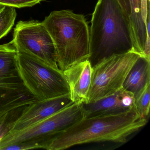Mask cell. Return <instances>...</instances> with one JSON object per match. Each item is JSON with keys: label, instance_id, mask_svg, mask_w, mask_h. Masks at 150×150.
Listing matches in <instances>:
<instances>
[{"label": "cell", "instance_id": "5bb4252c", "mask_svg": "<svg viewBox=\"0 0 150 150\" xmlns=\"http://www.w3.org/2000/svg\"><path fill=\"white\" fill-rule=\"evenodd\" d=\"M39 100L28 88L17 90L0 96V116L16 108Z\"/></svg>", "mask_w": 150, "mask_h": 150}, {"label": "cell", "instance_id": "d6986e66", "mask_svg": "<svg viewBox=\"0 0 150 150\" xmlns=\"http://www.w3.org/2000/svg\"><path fill=\"white\" fill-rule=\"evenodd\" d=\"M42 0H0V5L14 8L30 7L39 4Z\"/></svg>", "mask_w": 150, "mask_h": 150}, {"label": "cell", "instance_id": "ac0fdd59", "mask_svg": "<svg viewBox=\"0 0 150 150\" xmlns=\"http://www.w3.org/2000/svg\"><path fill=\"white\" fill-rule=\"evenodd\" d=\"M26 88L20 76L0 78V96Z\"/></svg>", "mask_w": 150, "mask_h": 150}, {"label": "cell", "instance_id": "7c38bea8", "mask_svg": "<svg viewBox=\"0 0 150 150\" xmlns=\"http://www.w3.org/2000/svg\"><path fill=\"white\" fill-rule=\"evenodd\" d=\"M150 60L143 57L137 59L132 67L124 82L123 88L136 96L150 83Z\"/></svg>", "mask_w": 150, "mask_h": 150}, {"label": "cell", "instance_id": "4fadbf2b", "mask_svg": "<svg viewBox=\"0 0 150 150\" xmlns=\"http://www.w3.org/2000/svg\"><path fill=\"white\" fill-rule=\"evenodd\" d=\"M20 76L17 49L13 41L0 45V78Z\"/></svg>", "mask_w": 150, "mask_h": 150}, {"label": "cell", "instance_id": "5b68a950", "mask_svg": "<svg viewBox=\"0 0 150 150\" xmlns=\"http://www.w3.org/2000/svg\"><path fill=\"white\" fill-rule=\"evenodd\" d=\"M141 57L131 51L106 58L93 67L91 86L85 103L111 95L123 88L128 73Z\"/></svg>", "mask_w": 150, "mask_h": 150}, {"label": "cell", "instance_id": "ffe728a7", "mask_svg": "<svg viewBox=\"0 0 150 150\" xmlns=\"http://www.w3.org/2000/svg\"><path fill=\"white\" fill-rule=\"evenodd\" d=\"M126 16L129 18L131 14L130 6L129 0H117Z\"/></svg>", "mask_w": 150, "mask_h": 150}, {"label": "cell", "instance_id": "8992f818", "mask_svg": "<svg viewBox=\"0 0 150 150\" xmlns=\"http://www.w3.org/2000/svg\"><path fill=\"white\" fill-rule=\"evenodd\" d=\"M81 104L73 103L45 119L24 129L10 132L0 140V150L7 146L29 141L41 143L47 149L54 137L82 119Z\"/></svg>", "mask_w": 150, "mask_h": 150}, {"label": "cell", "instance_id": "30bf717a", "mask_svg": "<svg viewBox=\"0 0 150 150\" xmlns=\"http://www.w3.org/2000/svg\"><path fill=\"white\" fill-rule=\"evenodd\" d=\"M63 72L69 86L71 100L74 103H86L92 82L93 67L89 60L72 66Z\"/></svg>", "mask_w": 150, "mask_h": 150}, {"label": "cell", "instance_id": "3957f363", "mask_svg": "<svg viewBox=\"0 0 150 150\" xmlns=\"http://www.w3.org/2000/svg\"><path fill=\"white\" fill-rule=\"evenodd\" d=\"M42 23L53 41L59 70L88 59L90 28L85 16L71 10L54 11Z\"/></svg>", "mask_w": 150, "mask_h": 150}, {"label": "cell", "instance_id": "8fae6325", "mask_svg": "<svg viewBox=\"0 0 150 150\" xmlns=\"http://www.w3.org/2000/svg\"><path fill=\"white\" fill-rule=\"evenodd\" d=\"M131 14L129 17L133 50L144 57V51L146 38V27L141 16L140 0H129Z\"/></svg>", "mask_w": 150, "mask_h": 150}, {"label": "cell", "instance_id": "7a4b0ae2", "mask_svg": "<svg viewBox=\"0 0 150 150\" xmlns=\"http://www.w3.org/2000/svg\"><path fill=\"white\" fill-rule=\"evenodd\" d=\"M91 23L88 60L92 67L106 58L133 50L129 18L117 0H98Z\"/></svg>", "mask_w": 150, "mask_h": 150}, {"label": "cell", "instance_id": "2e32d148", "mask_svg": "<svg viewBox=\"0 0 150 150\" xmlns=\"http://www.w3.org/2000/svg\"><path fill=\"white\" fill-rule=\"evenodd\" d=\"M27 106L16 108L0 116V140L12 130L15 124Z\"/></svg>", "mask_w": 150, "mask_h": 150}, {"label": "cell", "instance_id": "9c48e42d", "mask_svg": "<svg viewBox=\"0 0 150 150\" xmlns=\"http://www.w3.org/2000/svg\"><path fill=\"white\" fill-rule=\"evenodd\" d=\"M83 118L124 113L135 108L134 95L123 88L93 102L81 104Z\"/></svg>", "mask_w": 150, "mask_h": 150}, {"label": "cell", "instance_id": "9a60e30c", "mask_svg": "<svg viewBox=\"0 0 150 150\" xmlns=\"http://www.w3.org/2000/svg\"><path fill=\"white\" fill-rule=\"evenodd\" d=\"M17 13L14 8L0 5V40L11 31Z\"/></svg>", "mask_w": 150, "mask_h": 150}, {"label": "cell", "instance_id": "ba28073f", "mask_svg": "<svg viewBox=\"0 0 150 150\" xmlns=\"http://www.w3.org/2000/svg\"><path fill=\"white\" fill-rule=\"evenodd\" d=\"M73 103L70 94L37 101L25 108L11 131L21 130L30 127Z\"/></svg>", "mask_w": 150, "mask_h": 150}, {"label": "cell", "instance_id": "e0dca14e", "mask_svg": "<svg viewBox=\"0 0 150 150\" xmlns=\"http://www.w3.org/2000/svg\"><path fill=\"white\" fill-rule=\"evenodd\" d=\"M134 98L137 112L141 118L147 119L150 113V83L147 84Z\"/></svg>", "mask_w": 150, "mask_h": 150}, {"label": "cell", "instance_id": "6da1fadb", "mask_svg": "<svg viewBox=\"0 0 150 150\" xmlns=\"http://www.w3.org/2000/svg\"><path fill=\"white\" fill-rule=\"evenodd\" d=\"M147 122L136 108L120 114L82 118L54 137L46 150H64L88 143L124 144Z\"/></svg>", "mask_w": 150, "mask_h": 150}, {"label": "cell", "instance_id": "52a82bcc", "mask_svg": "<svg viewBox=\"0 0 150 150\" xmlns=\"http://www.w3.org/2000/svg\"><path fill=\"white\" fill-rule=\"evenodd\" d=\"M12 41L16 49L37 57L53 68L59 69L53 41L42 22L37 20L18 22L14 29Z\"/></svg>", "mask_w": 150, "mask_h": 150}, {"label": "cell", "instance_id": "277c9868", "mask_svg": "<svg viewBox=\"0 0 150 150\" xmlns=\"http://www.w3.org/2000/svg\"><path fill=\"white\" fill-rule=\"evenodd\" d=\"M19 74L28 90L39 100L70 94L63 72L37 57L17 49Z\"/></svg>", "mask_w": 150, "mask_h": 150}]
</instances>
